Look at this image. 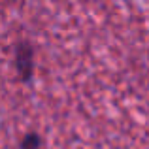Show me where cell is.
I'll list each match as a JSON object with an SVG mask.
<instances>
[{
    "mask_svg": "<svg viewBox=\"0 0 149 149\" xmlns=\"http://www.w3.org/2000/svg\"><path fill=\"white\" fill-rule=\"evenodd\" d=\"M19 149H42V138L36 132H29L19 143Z\"/></svg>",
    "mask_w": 149,
    "mask_h": 149,
    "instance_id": "2",
    "label": "cell"
},
{
    "mask_svg": "<svg viewBox=\"0 0 149 149\" xmlns=\"http://www.w3.org/2000/svg\"><path fill=\"white\" fill-rule=\"evenodd\" d=\"M15 68L23 81H29L34 74V53L26 42H21L15 49Z\"/></svg>",
    "mask_w": 149,
    "mask_h": 149,
    "instance_id": "1",
    "label": "cell"
}]
</instances>
